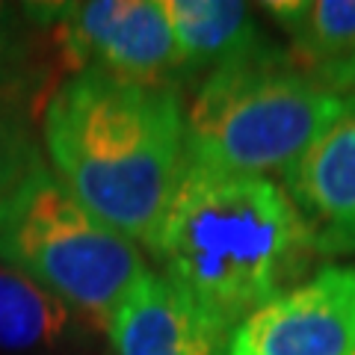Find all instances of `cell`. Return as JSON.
Returning <instances> with one entry per match:
<instances>
[{
	"mask_svg": "<svg viewBox=\"0 0 355 355\" xmlns=\"http://www.w3.org/2000/svg\"><path fill=\"white\" fill-rule=\"evenodd\" d=\"M148 254L231 340L261 305L302 282L320 252L284 184L187 163Z\"/></svg>",
	"mask_w": 355,
	"mask_h": 355,
	"instance_id": "1",
	"label": "cell"
},
{
	"mask_svg": "<svg viewBox=\"0 0 355 355\" xmlns=\"http://www.w3.org/2000/svg\"><path fill=\"white\" fill-rule=\"evenodd\" d=\"M42 146L77 202L148 252L187 169L181 89L69 74L42 113Z\"/></svg>",
	"mask_w": 355,
	"mask_h": 355,
	"instance_id": "2",
	"label": "cell"
},
{
	"mask_svg": "<svg viewBox=\"0 0 355 355\" xmlns=\"http://www.w3.org/2000/svg\"><path fill=\"white\" fill-rule=\"evenodd\" d=\"M347 95L261 39L202 77L187 107V163L234 175H284Z\"/></svg>",
	"mask_w": 355,
	"mask_h": 355,
	"instance_id": "3",
	"label": "cell"
},
{
	"mask_svg": "<svg viewBox=\"0 0 355 355\" xmlns=\"http://www.w3.org/2000/svg\"><path fill=\"white\" fill-rule=\"evenodd\" d=\"M0 263L57 293L98 331L148 272L137 243L86 210L48 166L0 198Z\"/></svg>",
	"mask_w": 355,
	"mask_h": 355,
	"instance_id": "4",
	"label": "cell"
},
{
	"mask_svg": "<svg viewBox=\"0 0 355 355\" xmlns=\"http://www.w3.org/2000/svg\"><path fill=\"white\" fill-rule=\"evenodd\" d=\"M51 33L65 77L104 71L137 83L181 89V60L163 0L27 3Z\"/></svg>",
	"mask_w": 355,
	"mask_h": 355,
	"instance_id": "5",
	"label": "cell"
},
{
	"mask_svg": "<svg viewBox=\"0 0 355 355\" xmlns=\"http://www.w3.org/2000/svg\"><path fill=\"white\" fill-rule=\"evenodd\" d=\"M355 266L331 263L240 323L228 355H352Z\"/></svg>",
	"mask_w": 355,
	"mask_h": 355,
	"instance_id": "6",
	"label": "cell"
},
{
	"mask_svg": "<svg viewBox=\"0 0 355 355\" xmlns=\"http://www.w3.org/2000/svg\"><path fill=\"white\" fill-rule=\"evenodd\" d=\"M320 254L355 252V95L284 175Z\"/></svg>",
	"mask_w": 355,
	"mask_h": 355,
	"instance_id": "7",
	"label": "cell"
},
{
	"mask_svg": "<svg viewBox=\"0 0 355 355\" xmlns=\"http://www.w3.org/2000/svg\"><path fill=\"white\" fill-rule=\"evenodd\" d=\"M116 355H228V340L190 299L157 272H146L107 326Z\"/></svg>",
	"mask_w": 355,
	"mask_h": 355,
	"instance_id": "8",
	"label": "cell"
},
{
	"mask_svg": "<svg viewBox=\"0 0 355 355\" xmlns=\"http://www.w3.org/2000/svg\"><path fill=\"white\" fill-rule=\"evenodd\" d=\"M92 329L57 293L0 263V355H57Z\"/></svg>",
	"mask_w": 355,
	"mask_h": 355,
	"instance_id": "9",
	"label": "cell"
},
{
	"mask_svg": "<svg viewBox=\"0 0 355 355\" xmlns=\"http://www.w3.org/2000/svg\"><path fill=\"white\" fill-rule=\"evenodd\" d=\"M175 33L181 80L207 77L222 62L240 57L266 39L252 6L234 0H163Z\"/></svg>",
	"mask_w": 355,
	"mask_h": 355,
	"instance_id": "10",
	"label": "cell"
},
{
	"mask_svg": "<svg viewBox=\"0 0 355 355\" xmlns=\"http://www.w3.org/2000/svg\"><path fill=\"white\" fill-rule=\"evenodd\" d=\"M291 39V57L317 80L355 51V0H279L263 3Z\"/></svg>",
	"mask_w": 355,
	"mask_h": 355,
	"instance_id": "11",
	"label": "cell"
},
{
	"mask_svg": "<svg viewBox=\"0 0 355 355\" xmlns=\"http://www.w3.org/2000/svg\"><path fill=\"white\" fill-rule=\"evenodd\" d=\"M60 60H27V62H0V113L33 116L42 125L53 89L62 83Z\"/></svg>",
	"mask_w": 355,
	"mask_h": 355,
	"instance_id": "12",
	"label": "cell"
},
{
	"mask_svg": "<svg viewBox=\"0 0 355 355\" xmlns=\"http://www.w3.org/2000/svg\"><path fill=\"white\" fill-rule=\"evenodd\" d=\"M39 166H44V148L36 133V119L0 113V198L12 193Z\"/></svg>",
	"mask_w": 355,
	"mask_h": 355,
	"instance_id": "13",
	"label": "cell"
},
{
	"mask_svg": "<svg viewBox=\"0 0 355 355\" xmlns=\"http://www.w3.org/2000/svg\"><path fill=\"white\" fill-rule=\"evenodd\" d=\"M60 60L51 33L30 15L27 3H0V62Z\"/></svg>",
	"mask_w": 355,
	"mask_h": 355,
	"instance_id": "14",
	"label": "cell"
},
{
	"mask_svg": "<svg viewBox=\"0 0 355 355\" xmlns=\"http://www.w3.org/2000/svg\"><path fill=\"white\" fill-rule=\"evenodd\" d=\"M323 83H326L329 89H335L338 95H355V51L338 65L335 71L326 74Z\"/></svg>",
	"mask_w": 355,
	"mask_h": 355,
	"instance_id": "15",
	"label": "cell"
},
{
	"mask_svg": "<svg viewBox=\"0 0 355 355\" xmlns=\"http://www.w3.org/2000/svg\"><path fill=\"white\" fill-rule=\"evenodd\" d=\"M352 355H355V352H352Z\"/></svg>",
	"mask_w": 355,
	"mask_h": 355,
	"instance_id": "16",
	"label": "cell"
}]
</instances>
